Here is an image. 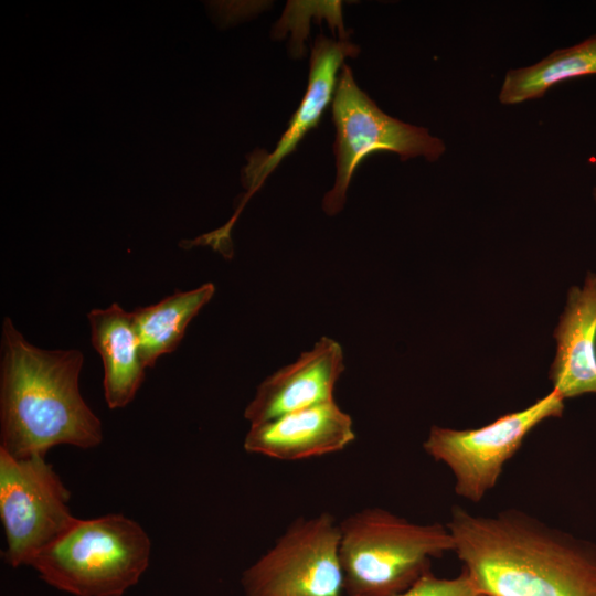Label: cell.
Listing matches in <instances>:
<instances>
[{
	"instance_id": "ba28073f",
	"label": "cell",
	"mask_w": 596,
	"mask_h": 596,
	"mask_svg": "<svg viewBox=\"0 0 596 596\" xmlns=\"http://www.w3.org/2000/svg\"><path fill=\"white\" fill-rule=\"evenodd\" d=\"M564 411V400L552 390L529 407L500 416L473 429L433 426L423 443L425 453L446 465L458 497L478 503L496 487L504 465L520 449L526 435Z\"/></svg>"
},
{
	"instance_id": "4fadbf2b",
	"label": "cell",
	"mask_w": 596,
	"mask_h": 596,
	"mask_svg": "<svg viewBox=\"0 0 596 596\" xmlns=\"http://www.w3.org/2000/svg\"><path fill=\"white\" fill-rule=\"evenodd\" d=\"M87 318L92 345L103 362L106 404L110 409L123 408L134 401L147 370L132 313L113 302L91 310Z\"/></svg>"
},
{
	"instance_id": "9a60e30c",
	"label": "cell",
	"mask_w": 596,
	"mask_h": 596,
	"mask_svg": "<svg viewBox=\"0 0 596 596\" xmlns=\"http://www.w3.org/2000/svg\"><path fill=\"white\" fill-rule=\"evenodd\" d=\"M596 74V35L551 55L529 67L508 72L499 95L502 104L538 98L563 81Z\"/></svg>"
},
{
	"instance_id": "5b68a950",
	"label": "cell",
	"mask_w": 596,
	"mask_h": 596,
	"mask_svg": "<svg viewBox=\"0 0 596 596\" xmlns=\"http://www.w3.org/2000/svg\"><path fill=\"white\" fill-rule=\"evenodd\" d=\"M332 118L337 175L334 185L322 200L323 211L331 216L343 209L353 173L365 157L375 151H392L402 160L423 156L434 161L445 150L443 141L430 136L427 129L382 111L356 85L351 68L345 64L332 98Z\"/></svg>"
},
{
	"instance_id": "30bf717a",
	"label": "cell",
	"mask_w": 596,
	"mask_h": 596,
	"mask_svg": "<svg viewBox=\"0 0 596 596\" xmlns=\"http://www.w3.org/2000/svg\"><path fill=\"white\" fill-rule=\"evenodd\" d=\"M359 52V46L345 39L336 41L319 35L315 40L310 55L307 92L292 115L287 130L270 152L256 150L247 157V164L242 171V183L247 193L241 209L283 159L296 149L309 130L318 126L324 109L332 102L339 68L344 65L347 57H354Z\"/></svg>"
},
{
	"instance_id": "52a82bcc",
	"label": "cell",
	"mask_w": 596,
	"mask_h": 596,
	"mask_svg": "<svg viewBox=\"0 0 596 596\" xmlns=\"http://www.w3.org/2000/svg\"><path fill=\"white\" fill-rule=\"evenodd\" d=\"M71 492L45 457L19 458L0 448V519L4 562L30 566L76 519Z\"/></svg>"
},
{
	"instance_id": "8992f818",
	"label": "cell",
	"mask_w": 596,
	"mask_h": 596,
	"mask_svg": "<svg viewBox=\"0 0 596 596\" xmlns=\"http://www.w3.org/2000/svg\"><path fill=\"white\" fill-rule=\"evenodd\" d=\"M339 545L329 512L294 520L242 573L243 596H347Z\"/></svg>"
},
{
	"instance_id": "2e32d148",
	"label": "cell",
	"mask_w": 596,
	"mask_h": 596,
	"mask_svg": "<svg viewBox=\"0 0 596 596\" xmlns=\"http://www.w3.org/2000/svg\"><path fill=\"white\" fill-rule=\"evenodd\" d=\"M397 596H485L462 570L459 576L441 578L430 571Z\"/></svg>"
},
{
	"instance_id": "7a4b0ae2",
	"label": "cell",
	"mask_w": 596,
	"mask_h": 596,
	"mask_svg": "<svg viewBox=\"0 0 596 596\" xmlns=\"http://www.w3.org/2000/svg\"><path fill=\"white\" fill-rule=\"evenodd\" d=\"M0 350V448L24 458L45 457L58 445H100L102 422L79 391V350L39 348L10 317L2 321Z\"/></svg>"
},
{
	"instance_id": "9c48e42d",
	"label": "cell",
	"mask_w": 596,
	"mask_h": 596,
	"mask_svg": "<svg viewBox=\"0 0 596 596\" xmlns=\"http://www.w3.org/2000/svg\"><path fill=\"white\" fill-rule=\"evenodd\" d=\"M343 371L342 347L336 340L322 337L312 349L258 385L244 409V417L254 425L332 401L336 383Z\"/></svg>"
},
{
	"instance_id": "3957f363",
	"label": "cell",
	"mask_w": 596,
	"mask_h": 596,
	"mask_svg": "<svg viewBox=\"0 0 596 596\" xmlns=\"http://www.w3.org/2000/svg\"><path fill=\"white\" fill-rule=\"evenodd\" d=\"M339 528L347 596H397L455 549L446 524L416 523L379 507L351 513Z\"/></svg>"
},
{
	"instance_id": "6da1fadb",
	"label": "cell",
	"mask_w": 596,
	"mask_h": 596,
	"mask_svg": "<svg viewBox=\"0 0 596 596\" xmlns=\"http://www.w3.org/2000/svg\"><path fill=\"white\" fill-rule=\"evenodd\" d=\"M454 552L485 596H596V546L517 509L446 523Z\"/></svg>"
},
{
	"instance_id": "e0dca14e",
	"label": "cell",
	"mask_w": 596,
	"mask_h": 596,
	"mask_svg": "<svg viewBox=\"0 0 596 596\" xmlns=\"http://www.w3.org/2000/svg\"><path fill=\"white\" fill-rule=\"evenodd\" d=\"M594 198H595V201H596V189L594 190Z\"/></svg>"
},
{
	"instance_id": "7c38bea8",
	"label": "cell",
	"mask_w": 596,
	"mask_h": 596,
	"mask_svg": "<svg viewBox=\"0 0 596 596\" xmlns=\"http://www.w3.org/2000/svg\"><path fill=\"white\" fill-rule=\"evenodd\" d=\"M554 338L553 390L563 400L596 394V274L588 273L582 287L570 289Z\"/></svg>"
},
{
	"instance_id": "5bb4252c",
	"label": "cell",
	"mask_w": 596,
	"mask_h": 596,
	"mask_svg": "<svg viewBox=\"0 0 596 596\" xmlns=\"http://www.w3.org/2000/svg\"><path fill=\"white\" fill-rule=\"evenodd\" d=\"M214 292L215 286L205 283L191 290H175L153 305L131 311L147 369H151L161 355L177 349L187 327Z\"/></svg>"
},
{
	"instance_id": "277c9868",
	"label": "cell",
	"mask_w": 596,
	"mask_h": 596,
	"mask_svg": "<svg viewBox=\"0 0 596 596\" xmlns=\"http://www.w3.org/2000/svg\"><path fill=\"white\" fill-rule=\"evenodd\" d=\"M151 541L121 513L75 519L31 562L47 585L73 596H123L147 571Z\"/></svg>"
},
{
	"instance_id": "8fae6325",
	"label": "cell",
	"mask_w": 596,
	"mask_h": 596,
	"mask_svg": "<svg viewBox=\"0 0 596 596\" xmlns=\"http://www.w3.org/2000/svg\"><path fill=\"white\" fill-rule=\"evenodd\" d=\"M354 439L351 416L332 400L251 425L243 446L249 454L296 461L340 451Z\"/></svg>"
}]
</instances>
